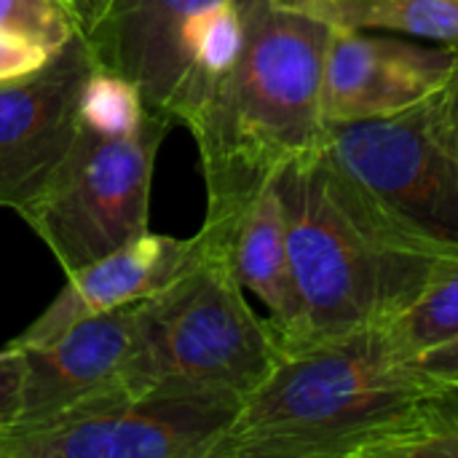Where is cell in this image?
I'll use <instances>...</instances> for the list:
<instances>
[{
	"mask_svg": "<svg viewBox=\"0 0 458 458\" xmlns=\"http://www.w3.org/2000/svg\"><path fill=\"white\" fill-rule=\"evenodd\" d=\"M413 360L419 362V368L427 376H432L443 386H458V338H451L440 346H432Z\"/></svg>",
	"mask_w": 458,
	"mask_h": 458,
	"instance_id": "obj_20",
	"label": "cell"
},
{
	"mask_svg": "<svg viewBox=\"0 0 458 458\" xmlns=\"http://www.w3.org/2000/svg\"><path fill=\"white\" fill-rule=\"evenodd\" d=\"M201 233H193L191 239H174L145 231L91 266L67 274L70 279L51 306L19 338H13V344L43 346L86 317L140 303L177 282L201 260Z\"/></svg>",
	"mask_w": 458,
	"mask_h": 458,
	"instance_id": "obj_12",
	"label": "cell"
},
{
	"mask_svg": "<svg viewBox=\"0 0 458 458\" xmlns=\"http://www.w3.org/2000/svg\"><path fill=\"white\" fill-rule=\"evenodd\" d=\"M169 129L172 123L153 113L131 131H105L81 121L59 172L21 212L67 274L148 231L153 166Z\"/></svg>",
	"mask_w": 458,
	"mask_h": 458,
	"instance_id": "obj_7",
	"label": "cell"
},
{
	"mask_svg": "<svg viewBox=\"0 0 458 458\" xmlns=\"http://www.w3.org/2000/svg\"><path fill=\"white\" fill-rule=\"evenodd\" d=\"M333 27V24H330ZM458 64L454 46H427L403 38L333 27L325 51V123H354L397 115L435 89Z\"/></svg>",
	"mask_w": 458,
	"mask_h": 458,
	"instance_id": "obj_11",
	"label": "cell"
},
{
	"mask_svg": "<svg viewBox=\"0 0 458 458\" xmlns=\"http://www.w3.org/2000/svg\"><path fill=\"white\" fill-rule=\"evenodd\" d=\"M443 389L389 327H368L287 354L212 458H370Z\"/></svg>",
	"mask_w": 458,
	"mask_h": 458,
	"instance_id": "obj_3",
	"label": "cell"
},
{
	"mask_svg": "<svg viewBox=\"0 0 458 458\" xmlns=\"http://www.w3.org/2000/svg\"><path fill=\"white\" fill-rule=\"evenodd\" d=\"M432 405L445 413V416H456L458 419V386H445L440 394L432 397Z\"/></svg>",
	"mask_w": 458,
	"mask_h": 458,
	"instance_id": "obj_22",
	"label": "cell"
},
{
	"mask_svg": "<svg viewBox=\"0 0 458 458\" xmlns=\"http://www.w3.org/2000/svg\"><path fill=\"white\" fill-rule=\"evenodd\" d=\"M62 3H64V5L70 8V13L75 16L81 32H86V30H91V27L97 24V19L107 11V5H110L113 0H62Z\"/></svg>",
	"mask_w": 458,
	"mask_h": 458,
	"instance_id": "obj_21",
	"label": "cell"
},
{
	"mask_svg": "<svg viewBox=\"0 0 458 458\" xmlns=\"http://www.w3.org/2000/svg\"><path fill=\"white\" fill-rule=\"evenodd\" d=\"M239 408L217 394H126L43 427L3 429L0 458H212Z\"/></svg>",
	"mask_w": 458,
	"mask_h": 458,
	"instance_id": "obj_8",
	"label": "cell"
},
{
	"mask_svg": "<svg viewBox=\"0 0 458 458\" xmlns=\"http://www.w3.org/2000/svg\"><path fill=\"white\" fill-rule=\"evenodd\" d=\"M370 458H458V419L440 413L432 400Z\"/></svg>",
	"mask_w": 458,
	"mask_h": 458,
	"instance_id": "obj_16",
	"label": "cell"
},
{
	"mask_svg": "<svg viewBox=\"0 0 458 458\" xmlns=\"http://www.w3.org/2000/svg\"><path fill=\"white\" fill-rule=\"evenodd\" d=\"M228 260L242 287L268 309L284 354H295L303 344L306 319L274 182L239 217L228 242Z\"/></svg>",
	"mask_w": 458,
	"mask_h": 458,
	"instance_id": "obj_13",
	"label": "cell"
},
{
	"mask_svg": "<svg viewBox=\"0 0 458 458\" xmlns=\"http://www.w3.org/2000/svg\"><path fill=\"white\" fill-rule=\"evenodd\" d=\"M322 150L405 236L458 260V64L397 115L327 126Z\"/></svg>",
	"mask_w": 458,
	"mask_h": 458,
	"instance_id": "obj_5",
	"label": "cell"
},
{
	"mask_svg": "<svg viewBox=\"0 0 458 458\" xmlns=\"http://www.w3.org/2000/svg\"><path fill=\"white\" fill-rule=\"evenodd\" d=\"M284 357L271 319L247 303L228 252L207 242L191 271L137 303L134 394L185 392L244 403Z\"/></svg>",
	"mask_w": 458,
	"mask_h": 458,
	"instance_id": "obj_4",
	"label": "cell"
},
{
	"mask_svg": "<svg viewBox=\"0 0 458 458\" xmlns=\"http://www.w3.org/2000/svg\"><path fill=\"white\" fill-rule=\"evenodd\" d=\"M389 333L411 357L458 338V260L432 282L408 314L389 325Z\"/></svg>",
	"mask_w": 458,
	"mask_h": 458,
	"instance_id": "obj_15",
	"label": "cell"
},
{
	"mask_svg": "<svg viewBox=\"0 0 458 458\" xmlns=\"http://www.w3.org/2000/svg\"><path fill=\"white\" fill-rule=\"evenodd\" d=\"M97 64L83 32L16 81L0 83V209L24 212L67 158Z\"/></svg>",
	"mask_w": 458,
	"mask_h": 458,
	"instance_id": "obj_9",
	"label": "cell"
},
{
	"mask_svg": "<svg viewBox=\"0 0 458 458\" xmlns=\"http://www.w3.org/2000/svg\"><path fill=\"white\" fill-rule=\"evenodd\" d=\"M301 11L349 30H389L458 48V0H293Z\"/></svg>",
	"mask_w": 458,
	"mask_h": 458,
	"instance_id": "obj_14",
	"label": "cell"
},
{
	"mask_svg": "<svg viewBox=\"0 0 458 458\" xmlns=\"http://www.w3.org/2000/svg\"><path fill=\"white\" fill-rule=\"evenodd\" d=\"M83 38L97 70L129 81L153 115L191 129L239 56L244 0H113Z\"/></svg>",
	"mask_w": 458,
	"mask_h": 458,
	"instance_id": "obj_6",
	"label": "cell"
},
{
	"mask_svg": "<svg viewBox=\"0 0 458 458\" xmlns=\"http://www.w3.org/2000/svg\"><path fill=\"white\" fill-rule=\"evenodd\" d=\"M330 30L293 0H244L239 56L188 129L207 185V217L199 233L209 247L228 252L239 217L276 174L322 150Z\"/></svg>",
	"mask_w": 458,
	"mask_h": 458,
	"instance_id": "obj_1",
	"label": "cell"
},
{
	"mask_svg": "<svg viewBox=\"0 0 458 458\" xmlns=\"http://www.w3.org/2000/svg\"><path fill=\"white\" fill-rule=\"evenodd\" d=\"M48 59H51L48 48H43L27 38L11 35V32H0V83L24 78L30 72L40 70Z\"/></svg>",
	"mask_w": 458,
	"mask_h": 458,
	"instance_id": "obj_19",
	"label": "cell"
},
{
	"mask_svg": "<svg viewBox=\"0 0 458 458\" xmlns=\"http://www.w3.org/2000/svg\"><path fill=\"white\" fill-rule=\"evenodd\" d=\"M27 357L21 419L8 429H30L134 394L137 303L86 317L43 346H21Z\"/></svg>",
	"mask_w": 458,
	"mask_h": 458,
	"instance_id": "obj_10",
	"label": "cell"
},
{
	"mask_svg": "<svg viewBox=\"0 0 458 458\" xmlns=\"http://www.w3.org/2000/svg\"><path fill=\"white\" fill-rule=\"evenodd\" d=\"M27 357L24 349L13 341L0 349V432L13 427L21 419Z\"/></svg>",
	"mask_w": 458,
	"mask_h": 458,
	"instance_id": "obj_18",
	"label": "cell"
},
{
	"mask_svg": "<svg viewBox=\"0 0 458 458\" xmlns=\"http://www.w3.org/2000/svg\"><path fill=\"white\" fill-rule=\"evenodd\" d=\"M0 32L27 38L54 54L81 27L62 0H0Z\"/></svg>",
	"mask_w": 458,
	"mask_h": 458,
	"instance_id": "obj_17",
	"label": "cell"
},
{
	"mask_svg": "<svg viewBox=\"0 0 458 458\" xmlns=\"http://www.w3.org/2000/svg\"><path fill=\"white\" fill-rule=\"evenodd\" d=\"M274 188L303 301L298 352L389 327L454 263L405 236L325 150L284 166Z\"/></svg>",
	"mask_w": 458,
	"mask_h": 458,
	"instance_id": "obj_2",
	"label": "cell"
}]
</instances>
